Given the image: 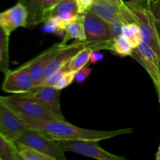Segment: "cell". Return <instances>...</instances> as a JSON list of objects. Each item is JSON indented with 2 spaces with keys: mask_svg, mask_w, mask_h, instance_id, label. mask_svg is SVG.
I'll return each mask as SVG.
<instances>
[{
  "mask_svg": "<svg viewBox=\"0 0 160 160\" xmlns=\"http://www.w3.org/2000/svg\"><path fill=\"white\" fill-rule=\"evenodd\" d=\"M156 1H157V0H148V6H149L150 5L152 4V3L154 2H156Z\"/></svg>",
  "mask_w": 160,
  "mask_h": 160,
  "instance_id": "obj_33",
  "label": "cell"
},
{
  "mask_svg": "<svg viewBox=\"0 0 160 160\" xmlns=\"http://www.w3.org/2000/svg\"><path fill=\"white\" fill-rule=\"evenodd\" d=\"M98 43V42H97ZM94 42H88L87 41H78L70 44V45H62L56 56L53 58L52 60L49 62V64L47 67L46 70L44 74L42 83L46 81L47 79L50 78L52 74H54L56 72L60 70L63 67L69 63L72 60L73 57L77 54L80 52L82 49L88 46H90ZM40 86V85H39ZM38 86V87H39Z\"/></svg>",
  "mask_w": 160,
  "mask_h": 160,
  "instance_id": "obj_8",
  "label": "cell"
},
{
  "mask_svg": "<svg viewBox=\"0 0 160 160\" xmlns=\"http://www.w3.org/2000/svg\"><path fill=\"white\" fill-rule=\"evenodd\" d=\"M75 74H76V72L72 71V70L67 72L53 86L59 90H62L65 88L68 87L73 82L75 78Z\"/></svg>",
  "mask_w": 160,
  "mask_h": 160,
  "instance_id": "obj_21",
  "label": "cell"
},
{
  "mask_svg": "<svg viewBox=\"0 0 160 160\" xmlns=\"http://www.w3.org/2000/svg\"><path fill=\"white\" fill-rule=\"evenodd\" d=\"M104 59V55L99 51H93L90 56V62L92 64H97Z\"/></svg>",
  "mask_w": 160,
  "mask_h": 160,
  "instance_id": "obj_27",
  "label": "cell"
},
{
  "mask_svg": "<svg viewBox=\"0 0 160 160\" xmlns=\"http://www.w3.org/2000/svg\"><path fill=\"white\" fill-rule=\"evenodd\" d=\"M15 142L28 145L43 154L51 156L54 160H67L65 152L60 148L57 141L49 138L33 128H28Z\"/></svg>",
  "mask_w": 160,
  "mask_h": 160,
  "instance_id": "obj_4",
  "label": "cell"
},
{
  "mask_svg": "<svg viewBox=\"0 0 160 160\" xmlns=\"http://www.w3.org/2000/svg\"><path fill=\"white\" fill-rule=\"evenodd\" d=\"M159 4H160V0H159Z\"/></svg>",
  "mask_w": 160,
  "mask_h": 160,
  "instance_id": "obj_37",
  "label": "cell"
},
{
  "mask_svg": "<svg viewBox=\"0 0 160 160\" xmlns=\"http://www.w3.org/2000/svg\"><path fill=\"white\" fill-rule=\"evenodd\" d=\"M25 124L42 133L53 140H90L100 142L112 138L118 135L131 134L133 128L116 130V131H95L74 126L65 120H45V119L20 117Z\"/></svg>",
  "mask_w": 160,
  "mask_h": 160,
  "instance_id": "obj_1",
  "label": "cell"
},
{
  "mask_svg": "<svg viewBox=\"0 0 160 160\" xmlns=\"http://www.w3.org/2000/svg\"><path fill=\"white\" fill-rule=\"evenodd\" d=\"M89 11L108 23L117 17H120L125 23H134L129 8L123 9L106 0H95Z\"/></svg>",
  "mask_w": 160,
  "mask_h": 160,
  "instance_id": "obj_13",
  "label": "cell"
},
{
  "mask_svg": "<svg viewBox=\"0 0 160 160\" xmlns=\"http://www.w3.org/2000/svg\"><path fill=\"white\" fill-rule=\"evenodd\" d=\"M84 19V14H80L76 20L67 24L64 38L61 42V45H67V42H69L71 39H75V40L78 41H86Z\"/></svg>",
  "mask_w": 160,
  "mask_h": 160,
  "instance_id": "obj_15",
  "label": "cell"
},
{
  "mask_svg": "<svg viewBox=\"0 0 160 160\" xmlns=\"http://www.w3.org/2000/svg\"><path fill=\"white\" fill-rule=\"evenodd\" d=\"M134 23L139 26L142 32V41L148 44L156 52L160 59V46L154 23V14L149 6L126 2Z\"/></svg>",
  "mask_w": 160,
  "mask_h": 160,
  "instance_id": "obj_3",
  "label": "cell"
},
{
  "mask_svg": "<svg viewBox=\"0 0 160 160\" xmlns=\"http://www.w3.org/2000/svg\"><path fill=\"white\" fill-rule=\"evenodd\" d=\"M156 160H160V145L159 147V149H158L157 153H156Z\"/></svg>",
  "mask_w": 160,
  "mask_h": 160,
  "instance_id": "obj_32",
  "label": "cell"
},
{
  "mask_svg": "<svg viewBox=\"0 0 160 160\" xmlns=\"http://www.w3.org/2000/svg\"><path fill=\"white\" fill-rule=\"evenodd\" d=\"M92 72V68L84 66V67H82V68L80 69L79 70H78V71L76 72V74H75V78H74L75 81H76L77 83H78V84H80V83H83L89 78V76L91 75Z\"/></svg>",
  "mask_w": 160,
  "mask_h": 160,
  "instance_id": "obj_24",
  "label": "cell"
},
{
  "mask_svg": "<svg viewBox=\"0 0 160 160\" xmlns=\"http://www.w3.org/2000/svg\"><path fill=\"white\" fill-rule=\"evenodd\" d=\"M64 152H71L87 157L98 160H124V158L115 156L103 149L97 141L90 140H57Z\"/></svg>",
  "mask_w": 160,
  "mask_h": 160,
  "instance_id": "obj_5",
  "label": "cell"
},
{
  "mask_svg": "<svg viewBox=\"0 0 160 160\" xmlns=\"http://www.w3.org/2000/svg\"><path fill=\"white\" fill-rule=\"evenodd\" d=\"M61 91L54 86H42L34 88L25 95L39 101L62 120H65L60 106Z\"/></svg>",
  "mask_w": 160,
  "mask_h": 160,
  "instance_id": "obj_11",
  "label": "cell"
},
{
  "mask_svg": "<svg viewBox=\"0 0 160 160\" xmlns=\"http://www.w3.org/2000/svg\"><path fill=\"white\" fill-rule=\"evenodd\" d=\"M57 0H45V9L48 6H51L52 5L54 4Z\"/></svg>",
  "mask_w": 160,
  "mask_h": 160,
  "instance_id": "obj_31",
  "label": "cell"
},
{
  "mask_svg": "<svg viewBox=\"0 0 160 160\" xmlns=\"http://www.w3.org/2000/svg\"><path fill=\"white\" fill-rule=\"evenodd\" d=\"M65 1H72V0H57L55 3H58V2H65ZM54 3V4H55Z\"/></svg>",
  "mask_w": 160,
  "mask_h": 160,
  "instance_id": "obj_34",
  "label": "cell"
},
{
  "mask_svg": "<svg viewBox=\"0 0 160 160\" xmlns=\"http://www.w3.org/2000/svg\"><path fill=\"white\" fill-rule=\"evenodd\" d=\"M159 95V103H160V94H159V95Z\"/></svg>",
  "mask_w": 160,
  "mask_h": 160,
  "instance_id": "obj_35",
  "label": "cell"
},
{
  "mask_svg": "<svg viewBox=\"0 0 160 160\" xmlns=\"http://www.w3.org/2000/svg\"><path fill=\"white\" fill-rule=\"evenodd\" d=\"M110 51L121 57H125L131 56L134 51V48L126 38L121 36L118 39L114 40Z\"/></svg>",
  "mask_w": 160,
  "mask_h": 160,
  "instance_id": "obj_19",
  "label": "cell"
},
{
  "mask_svg": "<svg viewBox=\"0 0 160 160\" xmlns=\"http://www.w3.org/2000/svg\"><path fill=\"white\" fill-rule=\"evenodd\" d=\"M159 74H160V62H159Z\"/></svg>",
  "mask_w": 160,
  "mask_h": 160,
  "instance_id": "obj_36",
  "label": "cell"
},
{
  "mask_svg": "<svg viewBox=\"0 0 160 160\" xmlns=\"http://www.w3.org/2000/svg\"><path fill=\"white\" fill-rule=\"evenodd\" d=\"M14 144L23 160H54L51 156L43 154L24 144L19 142H14Z\"/></svg>",
  "mask_w": 160,
  "mask_h": 160,
  "instance_id": "obj_17",
  "label": "cell"
},
{
  "mask_svg": "<svg viewBox=\"0 0 160 160\" xmlns=\"http://www.w3.org/2000/svg\"><path fill=\"white\" fill-rule=\"evenodd\" d=\"M69 64V63H68ZM66 65L65 67H63L62 68H61L60 70H58L57 72L54 73V74L52 75L48 79H47L46 81H44L42 84H40L39 87H42V86H53L62 76L65 73L70 71V68H69V65ZM38 88V87H37Z\"/></svg>",
  "mask_w": 160,
  "mask_h": 160,
  "instance_id": "obj_22",
  "label": "cell"
},
{
  "mask_svg": "<svg viewBox=\"0 0 160 160\" xmlns=\"http://www.w3.org/2000/svg\"><path fill=\"white\" fill-rule=\"evenodd\" d=\"M9 35L0 25V47L2 49L5 59L7 62H9Z\"/></svg>",
  "mask_w": 160,
  "mask_h": 160,
  "instance_id": "obj_23",
  "label": "cell"
},
{
  "mask_svg": "<svg viewBox=\"0 0 160 160\" xmlns=\"http://www.w3.org/2000/svg\"><path fill=\"white\" fill-rule=\"evenodd\" d=\"M84 15V32L88 42L97 43L113 39L109 23L105 22L91 11H88Z\"/></svg>",
  "mask_w": 160,
  "mask_h": 160,
  "instance_id": "obj_10",
  "label": "cell"
},
{
  "mask_svg": "<svg viewBox=\"0 0 160 160\" xmlns=\"http://www.w3.org/2000/svg\"><path fill=\"white\" fill-rule=\"evenodd\" d=\"M78 6V12L79 14H84L90 10L95 0H75Z\"/></svg>",
  "mask_w": 160,
  "mask_h": 160,
  "instance_id": "obj_25",
  "label": "cell"
},
{
  "mask_svg": "<svg viewBox=\"0 0 160 160\" xmlns=\"http://www.w3.org/2000/svg\"><path fill=\"white\" fill-rule=\"evenodd\" d=\"M130 2L136 3V4H140L142 6H148V0H130Z\"/></svg>",
  "mask_w": 160,
  "mask_h": 160,
  "instance_id": "obj_30",
  "label": "cell"
},
{
  "mask_svg": "<svg viewBox=\"0 0 160 160\" xmlns=\"http://www.w3.org/2000/svg\"><path fill=\"white\" fill-rule=\"evenodd\" d=\"M28 128L23 120L0 99V132L15 142Z\"/></svg>",
  "mask_w": 160,
  "mask_h": 160,
  "instance_id": "obj_9",
  "label": "cell"
},
{
  "mask_svg": "<svg viewBox=\"0 0 160 160\" xmlns=\"http://www.w3.org/2000/svg\"><path fill=\"white\" fill-rule=\"evenodd\" d=\"M124 24L125 23L120 17H117V18L113 19L109 23L111 33H112V38L114 40L118 39L119 38L123 36V28L124 26Z\"/></svg>",
  "mask_w": 160,
  "mask_h": 160,
  "instance_id": "obj_20",
  "label": "cell"
},
{
  "mask_svg": "<svg viewBox=\"0 0 160 160\" xmlns=\"http://www.w3.org/2000/svg\"><path fill=\"white\" fill-rule=\"evenodd\" d=\"M62 47L61 42L55 44L48 49L45 50L42 54L28 61L30 65V72L34 81V88L38 87L42 84L47 67Z\"/></svg>",
  "mask_w": 160,
  "mask_h": 160,
  "instance_id": "obj_14",
  "label": "cell"
},
{
  "mask_svg": "<svg viewBox=\"0 0 160 160\" xmlns=\"http://www.w3.org/2000/svg\"><path fill=\"white\" fill-rule=\"evenodd\" d=\"M123 36L128 39L134 48L143 42L140 28L135 23H125L123 28Z\"/></svg>",
  "mask_w": 160,
  "mask_h": 160,
  "instance_id": "obj_18",
  "label": "cell"
},
{
  "mask_svg": "<svg viewBox=\"0 0 160 160\" xmlns=\"http://www.w3.org/2000/svg\"><path fill=\"white\" fill-rule=\"evenodd\" d=\"M154 23H155V27H156L158 40H159V43L160 46V17H157V16L154 15Z\"/></svg>",
  "mask_w": 160,
  "mask_h": 160,
  "instance_id": "obj_29",
  "label": "cell"
},
{
  "mask_svg": "<svg viewBox=\"0 0 160 160\" xmlns=\"http://www.w3.org/2000/svg\"><path fill=\"white\" fill-rule=\"evenodd\" d=\"M0 99L10 107L20 117L62 120L59 116L52 112L42 103L25 94H14L9 96H1Z\"/></svg>",
  "mask_w": 160,
  "mask_h": 160,
  "instance_id": "obj_2",
  "label": "cell"
},
{
  "mask_svg": "<svg viewBox=\"0 0 160 160\" xmlns=\"http://www.w3.org/2000/svg\"><path fill=\"white\" fill-rule=\"evenodd\" d=\"M2 88L12 94H25L34 88V81L30 72L29 62H26L13 70L5 73Z\"/></svg>",
  "mask_w": 160,
  "mask_h": 160,
  "instance_id": "obj_6",
  "label": "cell"
},
{
  "mask_svg": "<svg viewBox=\"0 0 160 160\" xmlns=\"http://www.w3.org/2000/svg\"><path fill=\"white\" fill-rule=\"evenodd\" d=\"M0 160H23L15 144L0 132Z\"/></svg>",
  "mask_w": 160,
  "mask_h": 160,
  "instance_id": "obj_16",
  "label": "cell"
},
{
  "mask_svg": "<svg viewBox=\"0 0 160 160\" xmlns=\"http://www.w3.org/2000/svg\"><path fill=\"white\" fill-rule=\"evenodd\" d=\"M28 20V8L21 2L12 7L0 12V25L4 28L9 36L12 31L18 28H27Z\"/></svg>",
  "mask_w": 160,
  "mask_h": 160,
  "instance_id": "obj_12",
  "label": "cell"
},
{
  "mask_svg": "<svg viewBox=\"0 0 160 160\" xmlns=\"http://www.w3.org/2000/svg\"><path fill=\"white\" fill-rule=\"evenodd\" d=\"M42 31L45 33H53V34H59V35H62L60 31L56 27V25L52 22L50 21L48 19H47L45 21V24H44L43 28H42Z\"/></svg>",
  "mask_w": 160,
  "mask_h": 160,
  "instance_id": "obj_26",
  "label": "cell"
},
{
  "mask_svg": "<svg viewBox=\"0 0 160 160\" xmlns=\"http://www.w3.org/2000/svg\"><path fill=\"white\" fill-rule=\"evenodd\" d=\"M131 56L136 59L148 72L154 83L158 95L160 94V59L156 52L149 45L142 42L137 48H134Z\"/></svg>",
  "mask_w": 160,
  "mask_h": 160,
  "instance_id": "obj_7",
  "label": "cell"
},
{
  "mask_svg": "<svg viewBox=\"0 0 160 160\" xmlns=\"http://www.w3.org/2000/svg\"><path fill=\"white\" fill-rule=\"evenodd\" d=\"M106 1L109 2L116 5V6H117L118 7L121 8L123 9H128V6L126 4V2L123 1V0H106Z\"/></svg>",
  "mask_w": 160,
  "mask_h": 160,
  "instance_id": "obj_28",
  "label": "cell"
}]
</instances>
